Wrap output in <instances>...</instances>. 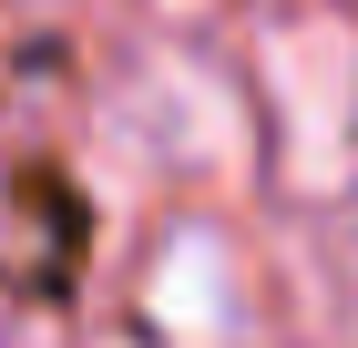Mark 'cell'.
<instances>
[{"label": "cell", "mask_w": 358, "mask_h": 348, "mask_svg": "<svg viewBox=\"0 0 358 348\" xmlns=\"http://www.w3.org/2000/svg\"><path fill=\"white\" fill-rule=\"evenodd\" d=\"M143 297H154V328L174 348H236V328H246V277H236V246L215 225H185L154 256V287Z\"/></svg>", "instance_id": "3"}, {"label": "cell", "mask_w": 358, "mask_h": 348, "mask_svg": "<svg viewBox=\"0 0 358 348\" xmlns=\"http://www.w3.org/2000/svg\"><path fill=\"white\" fill-rule=\"evenodd\" d=\"M266 103H276V154H287V185L297 195H338L358 174V31L297 21L266 31Z\"/></svg>", "instance_id": "1"}, {"label": "cell", "mask_w": 358, "mask_h": 348, "mask_svg": "<svg viewBox=\"0 0 358 348\" xmlns=\"http://www.w3.org/2000/svg\"><path fill=\"white\" fill-rule=\"evenodd\" d=\"M113 134H123V154L143 164H185V174H225L236 164V103H225L215 72H194V62H154V72H134V92L113 103Z\"/></svg>", "instance_id": "2"}]
</instances>
